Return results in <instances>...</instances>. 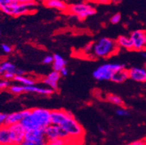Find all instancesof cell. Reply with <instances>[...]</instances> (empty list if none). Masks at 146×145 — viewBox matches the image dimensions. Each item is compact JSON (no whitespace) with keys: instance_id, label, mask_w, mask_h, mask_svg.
Returning a JSON list of instances; mask_svg holds the SVG:
<instances>
[{"instance_id":"7","label":"cell","mask_w":146,"mask_h":145,"mask_svg":"<svg viewBox=\"0 0 146 145\" xmlns=\"http://www.w3.org/2000/svg\"><path fill=\"white\" fill-rule=\"evenodd\" d=\"M44 134L47 142L53 141L57 138H68V135L60 126L55 124H49L44 129Z\"/></svg>"},{"instance_id":"15","label":"cell","mask_w":146,"mask_h":145,"mask_svg":"<svg viewBox=\"0 0 146 145\" xmlns=\"http://www.w3.org/2000/svg\"><path fill=\"white\" fill-rule=\"evenodd\" d=\"M0 145H13L7 124L0 125Z\"/></svg>"},{"instance_id":"28","label":"cell","mask_w":146,"mask_h":145,"mask_svg":"<svg viewBox=\"0 0 146 145\" xmlns=\"http://www.w3.org/2000/svg\"><path fill=\"white\" fill-rule=\"evenodd\" d=\"M121 19H122V15H121V13H117L111 17V19H110V22H111V24H118L119 22H120Z\"/></svg>"},{"instance_id":"16","label":"cell","mask_w":146,"mask_h":145,"mask_svg":"<svg viewBox=\"0 0 146 145\" xmlns=\"http://www.w3.org/2000/svg\"><path fill=\"white\" fill-rule=\"evenodd\" d=\"M48 8H53V9H56L58 11H62V12H66L68 9V5L63 0H50L48 2L44 4Z\"/></svg>"},{"instance_id":"30","label":"cell","mask_w":146,"mask_h":145,"mask_svg":"<svg viewBox=\"0 0 146 145\" xmlns=\"http://www.w3.org/2000/svg\"><path fill=\"white\" fill-rule=\"evenodd\" d=\"M54 61V56L47 55L43 58L42 63L44 64H50L53 63Z\"/></svg>"},{"instance_id":"44","label":"cell","mask_w":146,"mask_h":145,"mask_svg":"<svg viewBox=\"0 0 146 145\" xmlns=\"http://www.w3.org/2000/svg\"><path fill=\"white\" fill-rule=\"evenodd\" d=\"M2 93V90H0V93Z\"/></svg>"},{"instance_id":"42","label":"cell","mask_w":146,"mask_h":145,"mask_svg":"<svg viewBox=\"0 0 146 145\" xmlns=\"http://www.w3.org/2000/svg\"><path fill=\"white\" fill-rule=\"evenodd\" d=\"M11 2H17V0H10Z\"/></svg>"},{"instance_id":"34","label":"cell","mask_w":146,"mask_h":145,"mask_svg":"<svg viewBox=\"0 0 146 145\" xmlns=\"http://www.w3.org/2000/svg\"><path fill=\"white\" fill-rule=\"evenodd\" d=\"M59 73H60V75H61V76H62V77H65V76H67V75H68L69 70L68 69V68L65 66L64 67V68H62L61 70H59Z\"/></svg>"},{"instance_id":"35","label":"cell","mask_w":146,"mask_h":145,"mask_svg":"<svg viewBox=\"0 0 146 145\" xmlns=\"http://www.w3.org/2000/svg\"><path fill=\"white\" fill-rule=\"evenodd\" d=\"M127 145H146L144 140H139V141H135V142H131Z\"/></svg>"},{"instance_id":"23","label":"cell","mask_w":146,"mask_h":145,"mask_svg":"<svg viewBox=\"0 0 146 145\" xmlns=\"http://www.w3.org/2000/svg\"><path fill=\"white\" fill-rule=\"evenodd\" d=\"M13 95H20L22 93H24V86L22 85H11L7 89Z\"/></svg>"},{"instance_id":"36","label":"cell","mask_w":146,"mask_h":145,"mask_svg":"<svg viewBox=\"0 0 146 145\" xmlns=\"http://www.w3.org/2000/svg\"><path fill=\"white\" fill-rule=\"evenodd\" d=\"M25 75V71L21 68H17L16 70V75Z\"/></svg>"},{"instance_id":"21","label":"cell","mask_w":146,"mask_h":145,"mask_svg":"<svg viewBox=\"0 0 146 145\" xmlns=\"http://www.w3.org/2000/svg\"><path fill=\"white\" fill-rule=\"evenodd\" d=\"M53 70L59 71L62 68L66 66L67 62L62 56L59 54H54V61H53Z\"/></svg>"},{"instance_id":"10","label":"cell","mask_w":146,"mask_h":145,"mask_svg":"<svg viewBox=\"0 0 146 145\" xmlns=\"http://www.w3.org/2000/svg\"><path fill=\"white\" fill-rule=\"evenodd\" d=\"M72 114L70 111L63 109L50 110V124L60 126Z\"/></svg>"},{"instance_id":"24","label":"cell","mask_w":146,"mask_h":145,"mask_svg":"<svg viewBox=\"0 0 146 145\" xmlns=\"http://www.w3.org/2000/svg\"><path fill=\"white\" fill-rule=\"evenodd\" d=\"M46 142V140L25 139V138L19 145H45Z\"/></svg>"},{"instance_id":"14","label":"cell","mask_w":146,"mask_h":145,"mask_svg":"<svg viewBox=\"0 0 146 145\" xmlns=\"http://www.w3.org/2000/svg\"><path fill=\"white\" fill-rule=\"evenodd\" d=\"M25 93H31L39 94L43 96H50L54 93V90L48 87H40L36 85H30L24 86Z\"/></svg>"},{"instance_id":"4","label":"cell","mask_w":146,"mask_h":145,"mask_svg":"<svg viewBox=\"0 0 146 145\" xmlns=\"http://www.w3.org/2000/svg\"><path fill=\"white\" fill-rule=\"evenodd\" d=\"M125 68V64L120 63H106L101 64L93 72V77L96 81H111L116 72Z\"/></svg>"},{"instance_id":"5","label":"cell","mask_w":146,"mask_h":145,"mask_svg":"<svg viewBox=\"0 0 146 145\" xmlns=\"http://www.w3.org/2000/svg\"><path fill=\"white\" fill-rule=\"evenodd\" d=\"M66 13L82 21L96 14V10L88 2H79L68 6Z\"/></svg>"},{"instance_id":"29","label":"cell","mask_w":146,"mask_h":145,"mask_svg":"<svg viewBox=\"0 0 146 145\" xmlns=\"http://www.w3.org/2000/svg\"><path fill=\"white\" fill-rule=\"evenodd\" d=\"M1 49L6 54H9V53H11V52L13 51V48L7 44H2V45H1Z\"/></svg>"},{"instance_id":"27","label":"cell","mask_w":146,"mask_h":145,"mask_svg":"<svg viewBox=\"0 0 146 145\" xmlns=\"http://www.w3.org/2000/svg\"><path fill=\"white\" fill-rule=\"evenodd\" d=\"M11 85V81L3 79V78H2V79H0V90H1L8 89Z\"/></svg>"},{"instance_id":"8","label":"cell","mask_w":146,"mask_h":145,"mask_svg":"<svg viewBox=\"0 0 146 145\" xmlns=\"http://www.w3.org/2000/svg\"><path fill=\"white\" fill-rule=\"evenodd\" d=\"M129 36L133 43V50L137 51H143L146 49L145 30H137L131 32Z\"/></svg>"},{"instance_id":"45","label":"cell","mask_w":146,"mask_h":145,"mask_svg":"<svg viewBox=\"0 0 146 145\" xmlns=\"http://www.w3.org/2000/svg\"><path fill=\"white\" fill-rule=\"evenodd\" d=\"M0 11H1V6H0Z\"/></svg>"},{"instance_id":"13","label":"cell","mask_w":146,"mask_h":145,"mask_svg":"<svg viewBox=\"0 0 146 145\" xmlns=\"http://www.w3.org/2000/svg\"><path fill=\"white\" fill-rule=\"evenodd\" d=\"M30 110L31 109H28V110H22V111H18V112H14L12 113L7 114L5 124L11 125L20 123L21 121L30 113Z\"/></svg>"},{"instance_id":"18","label":"cell","mask_w":146,"mask_h":145,"mask_svg":"<svg viewBox=\"0 0 146 145\" xmlns=\"http://www.w3.org/2000/svg\"><path fill=\"white\" fill-rule=\"evenodd\" d=\"M128 79H129L128 70H126L125 68H124V69H122V70L116 72L114 75L111 78V81L119 84V83H123Z\"/></svg>"},{"instance_id":"46","label":"cell","mask_w":146,"mask_h":145,"mask_svg":"<svg viewBox=\"0 0 146 145\" xmlns=\"http://www.w3.org/2000/svg\"><path fill=\"white\" fill-rule=\"evenodd\" d=\"M0 36H1V31H0Z\"/></svg>"},{"instance_id":"25","label":"cell","mask_w":146,"mask_h":145,"mask_svg":"<svg viewBox=\"0 0 146 145\" xmlns=\"http://www.w3.org/2000/svg\"><path fill=\"white\" fill-rule=\"evenodd\" d=\"M69 138H57V139L53 140V141H48L46 142L45 145H68Z\"/></svg>"},{"instance_id":"39","label":"cell","mask_w":146,"mask_h":145,"mask_svg":"<svg viewBox=\"0 0 146 145\" xmlns=\"http://www.w3.org/2000/svg\"><path fill=\"white\" fill-rule=\"evenodd\" d=\"M141 55H142V56L144 58V59H145V60H146V52L145 51H143L142 53H141Z\"/></svg>"},{"instance_id":"20","label":"cell","mask_w":146,"mask_h":145,"mask_svg":"<svg viewBox=\"0 0 146 145\" xmlns=\"http://www.w3.org/2000/svg\"><path fill=\"white\" fill-rule=\"evenodd\" d=\"M17 67L13 63L5 61L0 63V76H2L5 73H13L16 75Z\"/></svg>"},{"instance_id":"22","label":"cell","mask_w":146,"mask_h":145,"mask_svg":"<svg viewBox=\"0 0 146 145\" xmlns=\"http://www.w3.org/2000/svg\"><path fill=\"white\" fill-rule=\"evenodd\" d=\"M106 100L109 103L113 105H116V106L122 107L124 105V102H123V100H122V98L120 96H117V95H115V94H108V95H107Z\"/></svg>"},{"instance_id":"3","label":"cell","mask_w":146,"mask_h":145,"mask_svg":"<svg viewBox=\"0 0 146 145\" xmlns=\"http://www.w3.org/2000/svg\"><path fill=\"white\" fill-rule=\"evenodd\" d=\"M37 3L36 1L29 3H19L18 2H11L6 5L1 7V11L5 14L11 17H18L25 15L32 14L36 11Z\"/></svg>"},{"instance_id":"32","label":"cell","mask_w":146,"mask_h":145,"mask_svg":"<svg viewBox=\"0 0 146 145\" xmlns=\"http://www.w3.org/2000/svg\"><path fill=\"white\" fill-rule=\"evenodd\" d=\"M15 75H15V73H5V74H3V75H2V77L3 78V79L11 81V80H13Z\"/></svg>"},{"instance_id":"33","label":"cell","mask_w":146,"mask_h":145,"mask_svg":"<svg viewBox=\"0 0 146 145\" xmlns=\"http://www.w3.org/2000/svg\"><path fill=\"white\" fill-rule=\"evenodd\" d=\"M7 117V114L4 113H0V125L5 124Z\"/></svg>"},{"instance_id":"1","label":"cell","mask_w":146,"mask_h":145,"mask_svg":"<svg viewBox=\"0 0 146 145\" xmlns=\"http://www.w3.org/2000/svg\"><path fill=\"white\" fill-rule=\"evenodd\" d=\"M20 124L25 131L36 129L44 130L50 124V110L45 108H32L30 113L21 121Z\"/></svg>"},{"instance_id":"17","label":"cell","mask_w":146,"mask_h":145,"mask_svg":"<svg viewBox=\"0 0 146 145\" xmlns=\"http://www.w3.org/2000/svg\"><path fill=\"white\" fill-rule=\"evenodd\" d=\"M119 48H122L128 50H133V43L130 38V36H119L116 40Z\"/></svg>"},{"instance_id":"26","label":"cell","mask_w":146,"mask_h":145,"mask_svg":"<svg viewBox=\"0 0 146 145\" xmlns=\"http://www.w3.org/2000/svg\"><path fill=\"white\" fill-rule=\"evenodd\" d=\"M116 114L119 116H122V117H125L130 115V113L127 109L124 108L123 107H119L118 109L116 110Z\"/></svg>"},{"instance_id":"6","label":"cell","mask_w":146,"mask_h":145,"mask_svg":"<svg viewBox=\"0 0 146 145\" xmlns=\"http://www.w3.org/2000/svg\"><path fill=\"white\" fill-rule=\"evenodd\" d=\"M60 127L64 129V130L68 135L69 138L73 139H79L83 137L85 134L83 127L78 122L73 114L60 125Z\"/></svg>"},{"instance_id":"38","label":"cell","mask_w":146,"mask_h":145,"mask_svg":"<svg viewBox=\"0 0 146 145\" xmlns=\"http://www.w3.org/2000/svg\"><path fill=\"white\" fill-rule=\"evenodd\" d=\"M35 0H17V2L19 3H29V2H34Z\"/></svg>"},{"instance_id":"41","label":"cell","mask_w":146,"mask_h":145,"mask_svg":"<svg viewBox=\"0 0 146 145\" xmlns=\"http://www.w3.org/2000/svg\"><path fill=\"white\" fill-rule=\"evenodd\" d=\"M41 1L44 4V3H46V2H48V1H50V0H41Z\"/></svg>"},{"instance_id":"43","label":"cell","mask_w":146,"mask_h":145,"mask_svg":"<svg viewBox=\"0 0 146 145\" xmlns=\"http://www.w3.org/2000/svg\"><path fill=\"white\" fill-rule=\"evenodd\" d=\"M144 141H145V144H146V137H145V138Z\"/></svg>"},{"instance_id":"2","label":"cell","mask_w":146,"mask_h":145,"mask_svg":"<svg viewBox=\"0 0 146 145\" xmlns=\"http://www.w3.org/2000/svg\"><path fill=\"white\" fill-rule=\"evenodd\" d=\"M119 48L116 41L108 37H102L94 43L92 54L95 58L106 59L115 55Z\"/></svg>"},{"instance_id":"37","label":"cell","mask_w":146,"mask_h":145,"mask_svg":"<svg viewBox=\"0 0 146 145\" xmlns=\"http://www.w3.org/2000/svg\"><path fill=\"white\" fill-rule=\"evenodd\" d=\"M11 2L10 0H0V6L2 7L4 5H6L7 4H9Z\"/></svg>"},{"instance_id":"19","label":"cell","mask_w":146,"mask_h":145,"mask_svg":"<svg viewBox=\"0 0 146 145\" xmlns=\"http://www.w3.org/2000/svg\"><path fill=\"white\" fill-rule=\"evenodd\" d=\"M13 80L15 81H17V83H19V84L23 85V86L34 85L36 83V81L35 80V79H33V78L30 77V76H28V75H15Z\"/></svg>"},{"instance_id":"12","label":"cell","mask_w":146,"mask_h":145,"mask_svg":"<svg viewBox=\"0 0 146 145\" xmlns=\"http://www.w3.org/2000/svg\"><path fill=\"white\" fill-rule=\"evenodd\" d=\"M129 79L137 82H146V68L133 67L128 70Z\"/></svg>"},{"instance_id":"40","label":"cell","mask_w":146,"mask_h":145,"mask_svg":"<svg viewBox=\"0 0 146 145\" xmlns=\"http://www.w3.org/2000/svg\"><path fill=\"white\" fill-rule=\"evenodd\" d=\"M89 2H99L100 3L101 0H88Z\"/></svg>"},{"instance_id":"9","label":"cell","mask_w":146,"mask_h":145,"mask_svg":"<svg viewBox=\"0 0 146 145\" xmlns=\"http://www.w3.org/2000/svg\"><path fill=\"white\" fill-rule=\"evenodd\" d=\"M10 136L13 145H19L24 140L25 136V130L20 123L8 125Z\"/></svg>"},{"instance_id":"31","label":"cell","mask_w":146,"mask_h":145,"mask_svg":"<svg viewBox=\"0 0 146 145\" xmlns=\"http://www.w3.org/2000/svg\"><path fill=\"white\" fill-rule=\"evenodd\" d=\"M93 47H94V43L92 42L88 43V44H87L85 47H84L83 51L85 52V53H87V54L91 53L93 50Z\"/></svg>"},{"instance_id":"11","label":"cell","mask_w":146,"mask_h":145,"mask_svg":"<svg viewBox=\"0 0 146 145\" xmlns=\"http://www.w3.org/2000/svg\"><path fill=\"white\" fill-rule=\"evenodd\" d=\"M61 77L62 76L59 71L53 70V71L50 72V73H48L45 77L43 78L42 82L47 87L56 91V90H58L59 81Z\"/></svg>"}]
</instances>
